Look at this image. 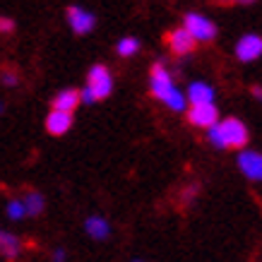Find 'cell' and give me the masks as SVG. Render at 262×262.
I'll return each instance as SVG.
<instances>
[{"instance_id":"6da1fadb","label":"cell","mask_w":262,"mask_h":262,"mask_svg":"<svg viewBox=\"0 0 262 262\" xmlns=\"http://www.w3.org/2000/svg\"><path fill=\"white\" fill-rule=\"evenodd\" d=\"M209 142L219 149H243L248 144V127L238 118H224L207 130Z\"/></svg>"},{"instance_id":"603a6c76","label":"cell","mask_w":262,"mask_h":262,"mask_svg":"<svg viewBox=\"0 0 262 262\" xmlns=\"http://www.w3.org/2000/svg\"><path fill=\"white\" fill-rule=\"evenodd\" d=\"M253 94H255V99H260V101H262V87H260V84H255V87H253Z\"/></svg>"},{"instance_id":"52a82bcc","label":"cell","mask_w":262,"mask_h":262,"mask_svg":"<svg viewBox=\"0 0 262 262\" xmlns=\"http://www.w3.org/2000/svg\"><path fill=\"white\" fill-rule=\"evenodd\" d=\"M65 15H68V22H70L72 32L80 34V36L82 34H89L96 24V17L92 15V12H87L84 8H77V5H70Z\"/></svg>"},{"instance_id":"7a4b0ae2","label":"cell","mask_w":262,"mask_h":262,"mask_svg":"<svg viewBox=\"0 0 262 262\" xmlns=\"http://www.w3.org/2000/svg\"><path fill=\"white\" fill-rule=\"evenodd\" d=\"M87 89L94 94L96 101H101V99H106V96L111 94L113 89V77L111 72H108V68L101 63H96L89 68V75H87Z\"/></svg>"},{"instance_id":"4fadbf2b","label":"cell","mask_w":262,"mask_h":262,"mask_svg":"<svg viewBox=\"0 0 262 262\" xmlns=\"http://www.w3.org/2000/svg\"><path fill=\"white\" fill-rule=\"evenodd\" d=\"M188 99L190 103H214V89L205 82H192L188 87Z\"/></svg>"},{"instance_id":"8992f818","label":"cell","mask_w":262,"mask_h":262,"mask_svg":"<svg viewBox=\"0 0 262 262\" xmlns=\"http://www.w3.org/2000/svg\"><path fill=\"white\" fill-rule=\"evenodd\" d=\"M164 41H166L168 51L176 53V56H188V53H192L195 46H198V41L185 32V27H178V29H173V32H168Z\"/></svg>"},{"instance_id":"7402d4cb","label":"cell","mask_w":262,"mask_h":262,"mask_svg":"<svg viewBox=\"0 0 262 262\" xmlns=\"http://www.w3.org/2000/svg\"><path fill=\"white\" fill-rule=\"evenodd\" d=\"M53 262H65V253H63V250H56V253H53Z\"/></svg>"},{"instance_id":"277c9868","label":"cell","mask_w":262,"mask_h":262,"mask_svg":"<svg viewBox=\"0 0 262 262\" xmlns=\"http://www.w3.org/2000/svg\"><path fill=\"white\" fill-rule=\"evenodd\" d=\"M188 123L202 130H209L212 125L219 123V111L214 103H192L188 108Z\"/></svg>"},{"instance_id":"cb8c5ba5","label":"cell","mask_w":262,"mask_h":262,"mask_svg":"<svg viewBox=\"0 0 262 262\" xmlns=\"http://www.w3.org/2000/svg\"><path fill=\"white\" fill-rule=\"evenodd\" d=\"M238 3H253V0H238Z\"/></svg>"},{"instance_id":"30bf717a","label":"cell","mask_w":262,"mask_h":262,"mask_svg":"<svg viewBox=\"0 0 262 262\" xmlns=\"http://www.w3.org/2000/svg\"><path fill=\"white\" fill-rule=\"evenodd\" d=\"M72 127V113H65V111H53L46 116V130L51 135H65L68 130Z\"/></svg>"},{"instance_id":"ffe728a7","label":"cell","mask_w":262,"mask_h":262,"mask_svg":"<svg viewBox=\"0 0 262 262\" xmlns=\"http://www.w3.org/2000/svg\"><path fill=\"white\" fill-rule=\"evenodd\" d=\"M15 32V22L10 17H0V34H12Z\"/></svg>"},{"instance_id":"3957f363","label":"cell","mask_w":262,"mask_h":262,"mask_svg":"<svg viewBox=\"0 0 262 262\" xmlns=\"http://www.w3.org/2000/svg\"><path fill=\"white\" fill-rule=\"evenodd\" d=\"M183 27H185V32L190 34L195 41H212L216 36V24L202 15H195V12L185 15V24Z\"/></svg>"},{"instance_id":"5b68a950","label":"cell","mask_w":262,"mask_h":262,"mask_svg":"<svg viewBox=\"0 0 262 262\" xmlns=\"http://www.w3.org/2000/svg\"><path fill=\"white\" fill-rule=\"evenodd\" d=\"M149 89H151V96H157V99H161V101H164V96L173 89V80H171L168 70L161 63L151 65V70H149Z\"/></svg>"},{"instance_id":"ac0fdd59","label":"cell","mask_w":262,"mask_h":262,"mask_svg":"<svg viewBox=\"0 0 262 262\" xmlns=\"http://www.w3.org/2000/svg\"><path fill=\"white\" fill-rule=\"evenodd\" d=\"M8 216L10 219H22V216H27V209H24V202L22 200H12L8 205Z\"/></svg>"},{"instance_id":"9a60e30c","label":"cell","mask_w":262,"mask_h":262,"mask_svg":"<svg viewBox=\"0 0 262 262\" xmlns=\"http://www.w3.org/2000/svg\"><path fill=\"white\" fill-rule=\"evenodd\" d=\"M22 202H24V209H27V214L39 216L41 212H43V198H41V192L29 190L27 195H24Z\"/></svg>"},{"instance_id":"ba28073f","label":"cell","mask_w":262,"mask_h":262,"mask_svg":"<svg viewBox=\"0 0 262 262\" xmlns=\"http://www.w3.org/2000/svg\"><path fill=\"white\" fill-rule=\"evenodd\" d=\"M262 56V39L257 34H248L236 43V58L243 60V63H250V60H257Z\"/></svg>"},{"instance_id":"9c48e42d","label":"cell","mask_w":262,"mask_h":262,"mask_svg":"<svg viewBox=\"0 0 262 262\" xmlns=\"http://www.w3.org/2000/svg\"><path fill=\"white\" fill-rule=\"evenodd\" d=\"M238 168L250 181H262V154H257V151H241Z\"/></svg>"},{"instance_id":"8fae6325","label":"cell","mask_w":262,"mask_h":262,"mask_svg":"<svg viewBox=\"0 0 262 262\" xmlns=\"http://www.w3.org/2000/svg\"><path fill=\"white\" fill-rule=\"evenodd\" d=\"M82 103V96H80V89H63L60 94L53 96V108L56 111H65V113H72L77 106Z\"/></svg>"},{"instance_id":"44dd1931","label":"cell","mask_w":262,"mask_h":262,"mask_svg":"<svg viewBox=\"0 0 262 262\" xmlns=\"http://www.w3.org/2000/svg\"><path fill=\"white\" fill-rule=\"evenodd\" d=\"M80 96H82V101H84V103H94V101H96V99H94V94H92V92H89L87 87H84V89H82V92H80Z\"/></svg>"},{"instance_id":"e0dca14e","label":"cell","mask_w":262,"mask_h":262,"mask_svg":"<svg viewBox=\"0 0 262 262\" xmlns=\"http://www.w3.org/2000/svg\"><path fill=\"white\" fill-rule=\"evenodd\" d=\"M116 51H118V56H123V58L135 56L137 51H140V41H137L135 36H125V39H120V41H118Z\"/></svg>"},{"instance_id":"d4e9b609","label":"cell","mask_w":262,"mask_h":262,"mask_svg":"<svg viewBox=\"0 0 262 262\" xmlns=\"http://www.w3.org/2000/svg\"><path fill=\"white\" fill-rule=\"evenodd\" d=\"M0 111H3V103H0Z\"/></svg>"},{"instance_id":"d6986e66","label":"cell","mask_w":262,"mask_h":262,"mask_svg":"<svg viewBox=\"0 0 262 262\" xmlns=\"http://www.w3.org/2000/svg\"><path fill=\"white\" fill-rule=\"evenodd\" d=\"M0 80H3V84H8V87H15L17 82H19V77H17L15 68H3L0 70Z\"/></svg>"},{"instance_id":"5bb4252c","label":"cell","mask_w":262,"mask_h":262,"mask_svg":"<svg viewBox=\"0 0 262 262\" xmlns=\"http://www.w3.org/2000/svg\"><path fill=\"white\" fill-rule=\"evenodd\" d=\"M84 229H87V233L92 236V238H96V241H103L108 233H111L108 222H106V219H101V216H89L87 224H84Z\"/></svg>"},{"instance_id":"7c38bea8","label":"cell","mask_w":262,"mask_h":262,"mask_svg":"<svg viewBox=\"0 0 262 262\" xmlns=\"http://www.w3.org/2000/svg\"><path fill=\"white\" fill-rule=\"evenodd\" d=\"M19 250H22V241L17 238V236H12V233H8V231L0 229V255L8 257L10 262H15Z\"/></svg>"},{"instance_id":"2e32d148","label":"cell","mask_w":262,"mask_h":262,"mask_svg":"<svg viewBox=\"0 0 262 262\" xmlns=\"http://www.w3.org/2000/svg\"><path fill=\"white\" fill-rule=\"evenodd\" d=\"M164 103H166L171 111L181 113V111H185V94H183V92H178V89L173 87L166 96H164Z\"/></svg>"}]
</instances>
